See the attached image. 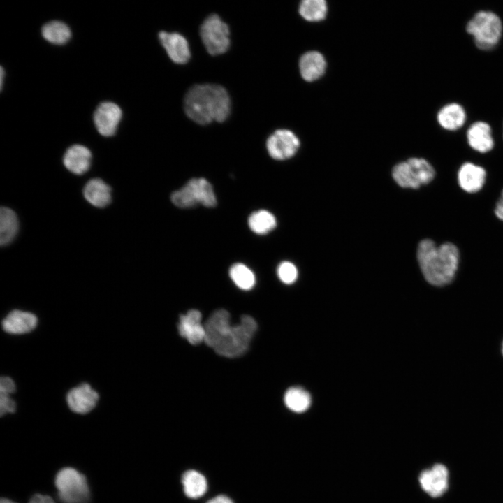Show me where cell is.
I'll use <instances>...</instances> for the list:
<instances>
[{"instance_id":"cell-1","label":"cell","mask_w":503,"mask_h":503,"mask_svg":"<svg viewBox=\"0 0 503 503\" xmlns=\"http://www.w3.org/2000/svg\"><path fill=\"white\" fill-rule=\"evenodd\" d=\"M230 109L231 101L228 92L217 85H194L184 98L187 115L200 124L225 121L229 115Z\"/></svg>"},{"instance_id":"cell-2","label":"cell","mask_w":503,"mask_h":503,"mask_svg":"<svg viewBox=\"0 0 503 503\" xmlns=\"http://www.w3.org/2000/svg\"><path fill=\"white\" fill-rule=\"evenodd\" d=\"M417 258L425 279L432 285L444 286L455 276L459 252L451 242L438 246L432 240L425 239L418 245Z\"/></svg>"},{"instance_id":"cell-3","label":"cell","mask_w":503,"mask_h":503,"mask_svg":"<svg viewBox=\"0 0 503 503\" xmlns=\"http://www.w3.org/2000/svg\"><path fill=\"white\" fill-rule=\"evenodd\" d=\"M256 330V321L249 315H242L240 322L235 326H231L213 349L217 353L224 357L241 356L247 351Z\"/></svg>"},{"instance_id":"cell-4","label":"cell","mask_w":503,"mask_h":503,"mask_svg":"<svg viewBox=\"0 0 503 503\" xmlns=\"http://www.w3.org/2000/svg\"><path fill=\"white\" fill-rule=\"evenodd\" d=\"M467 31L473 36L476 46L481 50L493 48L502 31L500 17L490 11H479L469 21Z\"/></svg>"},{"instance_id":"cell-5","label":"cell","mask_w":503,"mask_h":503,"mask_svg":"<svg viewBox=\"0 0 503 503\" xmlns=\"http://www.w3.org/2000/svg\"><path fill=\"white\" fill-rule=\"evenodd\" d=\"M59 500L63 503H87L89 488L84 474L72 467L60 469L55 477Z\"/></svg>"},{"instance_id":"cell-6","label":"cell","mask_w":503,"mask_h":503,"mask_svg":"<svg viewBox=\"0 0 503 503\" xmlns=\"http://www.w3.org/2000/svg\"><path fill=\"white\" fill-rule=\"evenodd\" d=\"M172 203L178 207L188 208L203 205L212 207L217 204L211 184L204 178H192L170 196Z\"/></svg>"},{"instance_id":"cell-7","label":"cell","mask_w":503,"mask_h":503,"mask_svg":"<svg viewBox=\"0 0 503 503\" xmlns=\"http://www.w3.org/2000/svg\"><path fill=\"white\" fill-rule=\"evenodd\" d=\"M435 174L430 163L421 158L409 159L397 164L392 171L393 177L399 186L412 189L429 183Z\"/></svg>"},{"instance_id":"cell-8","label":"cell","mask_w":503,"mask_h":503,"mask_svg":"<svg viewBox=\"0 0 503 503\" xmlns=\"http://www.w3.org/2000/svg\"><path fill=\"white\" fill-rule=\"evenodd\" d=\"M202 41L207 51L212 55L226 52L230 45L229 28L215 14L208 16L200 29Z\"/></svg>"},{"instance_id":"cell-9","label":"cell","mask_w":503,"mask_h":503,"mask_svg":"<svg viewBox=\"0 0 503 503\" xmlns=\"http://www.w3.org/2000/svg\"><path fill=\"white\" fill-rule=\"evenodd\" d=\"M299 146V139L287 129L277 130L269 136L266 143L270 156L277 160L291 158L296 153Z\"/></svg>"},{"instance_id":"cell-10","label":"cell","mask_w":503,"mask_h":503,"mask_svg":"<svg viewBox=\"0 0 503 503\" xmlns=\"http://www.w3.org/2000/svg\"><path fill=\"white\" fill-rule=\"evenodd\" d=\"M122 117V111L115 103H101L94 113V122L98 132L105 136H113Z\"/></svg>"},{"instance_id":"cell-11","label":"cell","mask_w":503,"mask_h":503,"mask_svg":"<svg viewBox=\"0 0 503 503\" xmlns=\"http://www.w3.org/2000/svg\"><path fill=\"white\" fill-rule=\"evenodd\" d=\"M419 483L422 489L431 497H439L448 488V470L444 465L436 464L421 473Z\"/></svg>"},{"instance_id":"cell-12","label":"cell","mask_w":503,"mask_h":503,"mask_svg":"<svg viewBox=\"0 0 503 503\" xmlns=\"http://www.w3.org/2000/svg\"><path fill=\"white\" fill-rule=\"evenodd\" d=\"M99 398L98 393L93 390L90 385L82 384L68 391L66 401L73 411L85 414L95 407Z\"/></svg>"},{"instance_id":"cell-13","label":"cell","mask_w":503,"mask_h":503,"mask_svg":"<svg viewBox=\"0 0 503 503\" xmlns=\"http://www.w3.org/2000/svg\"><path fill=\"white\" fill-rule=\"evenodd\" d=\"M159 41L170 59L179 64L187 63L191 57L189 44L186 38L178 33L161 31Z\"/></svg>"},{"instance_id":"cell-14","label":"cell","mask_w":503,"mask_h":503,"mask_svg":"<svg viewBox=\"0 0 503 503\" xmlns=\"http://www.w3.org/2000/svg\"><path fill=\"white\" fill-rule=\"evenodd\" d=\"M205 344L214 348L231 328L230 314L224 309L215 310L204 323Z\"/></svg>"},{"instance_id":"cell-15","label":"cell","mask_w":503,"mask_h":503,"mask_svg":"<svg viewBox=\"0 0 503 503\" xmlns=\"http://www.w3.org/2000/svg\"><path fill=\"white\" fill-rule=\"evenodd\" d=\"M201 314L196 309H190L186 314L181 315L178 324V332L181 337L194 345L205 340V328L202 325Z\"/></svg>"},{"instance_id":"cell-16","label":"cell","mask_w":503,"mask_h":503,"mask_svg":"<svg viewBox=\"0 0 503 503\" xmlns=\"http://www.w3.org/2000/svg\"><path fill=\"white\" fill-rule=\"evenodd\" d=\"M92 153L85 146L73 145L66 151L63 163L71 173L81 175L87 172L91 165Z\"/></svg>"},{"instance_id":"cell-17","label":"cell","mask_w":503,"mask_h":503,"mask_svg":"<svg viewBox=\"0 0 503 503\" xmlns=\"http://www.w3.org/2000/svg\"><path fill=\"white\" fill-rule=\"evenodd\" d=\"M37 322V317L34 314L15 309L3 320L2 328L5 332L10 334H24L32 331Z\"/></svg>"},{"instance_id":"cell-18","label":"cell","mask_w":503,"mask_h":503,"mask_svg":"<svg viewBox=\"0 0 503 503\" xmlns=\"http://www.w3.org/2000/svg\"><path fill=\"white\" fill-rule=\"evenodd\" d=\"M486 175V170L482 167L472 163H465L458 171V179L463 190L469 193H474L483 186Z\"/></svg>"},{"instance_id":"cell-19","label":"cell","mask_w":503,"mask_h":503,"mask_svg":"<svg viewBox=\"0 0 503 503\" xmlns=\"http://www.w3.org/2000/svg\"><path fill=\"white\" fill-rule=\"evenodd\" d=\"M467 138L470 147L481 153L491 150L494 145L490 126L483 122L472 124L467 130Z\"/></svg>"},{"instance_id":"cell-20","label":"cell","mask_w":503,"mask_h":503,"mask_svg":"<svg viewBox=\"0 0 503 503\" xmlns=\"http://www.w3.org/2000/svg\"><path fill=\"white\" fill-rule=\"evenodd\" d=\"M326 64L323 56L316 51L304 54L299 62L302 77L307 81L319 78L325 72Z\"/></svg>"},{"instance_id":"cell-21","label":"cell","mask_w":503,"mask_h":503,"mask_svg":"<svg viewBox=\"0 0 503 503\" xmlns=\"http://www.w3.org/2000/svg\"><path fill=\"white\" fill-rule=\"evenodd\" d=\"M85 199L92 205L103 207L111 201V189L101 179L93 178L87 182L83 189Z\"/></svg>"},{"instance_id":"cell-22","label":"cell","mask_w":503,"mask_h":503,"mask_svg":"<svg viewBox=\"0 0 503 503\" xmlns=\"http://www.w3.org/2000/svg\"><path fill=\"white\" fill-rule=\"evenodd\" d=\"M466 115L463 108L458 103L444 106L437 114L439 124L448 130H456L465 123Z\"/></svg>"},{"instance_id":"cell-23","label":"cell","mask_w":503,"mask_h":503,"mask_svg":"<svg viewBox=\"0 0 503 503\" xmlns=\"http://www.w3.org/2000/svg\"><path fill=\"white\" fill-rule=\"evenodd\" d=\"M18 231V220L16 214L11 209L2 207L0 210V244H9L15 237Z\"/></svg>"},{"instance_id":"cell-24","label":"cell","mask_w":503,"mask_h":503,"mask_svg":"<svg viewBox=\"0 0 503 503\" xmlns=\"http://www.w3.org/2000/svg\"><path fill=\"white\" fill-rule=\"evenodd\" d=\"M182 483L184 494L189 498H198L205 494L207 488L205 476L196 470L184 473Z\"/></svg>"},{"instance_id":"cell-25","label":"cell","mask_w":503,"mask_h":503,"mask_svg":"<svg viewBox=\"0 0 503 503\" xmlns=\"http://www.w3.org/2000/svg\"><path fill=\"white\" fill-rule=\"evenodd\" d=\"M43 37L54 45L66 43L71 38V31L68 26L61 21H51L45 24L41 29Z\"/></svg>"},{"instance_id":"cell-26","label":"cell","mask_w":503,"mask_h":503,"mask_svg":"<svg viewBox=\"0 0 503 503\" xmlns=\"http://www.w3.org/2000/svg\"><path fill=\"white\" fill-rule=\"evenodd\" d=\"M250 229L256 234L263 235L273 230L277 221L270 212L261 210L253 212L248 219Z\"/></svg>"},{"instance_id":"cell-27","label":"cell","mask_w":503,"mask_h":503,"mask_svg":"<svg viewBox=\"0 0 503 503\" xmlns=\"http://www.w3.org/2000/svg\"><path fill=\"white\" fill-rule=\"evenodd\" d=\"M284 403L291 411L302 413L308 409L311 404L309 394L301 388H291L284 395Z\"/></svg>"},{"instance_id":"cell-28","label":"cell","mask_w":503,"mask_h":503,"mask_svg":"<svg viewBox=\"0 0 503 503\" xmlns=\"http://www.w3.org/2000/svg\"><path fill=\"white\" fill-rule=\"evenodd\" d=\"M301 16L308 21L323 20L327 13V5L324 0H304L299 6Z\"/></svg>"},{"instance_id":"cell-29","label":"cell","mask_w":503,"mask_h":503,"mask_svg":"<svg viewBox=\"0 0 503 503\" xmlns=\"http://www.w3.org/2000/svg\"><path fill=\"white\" fill-rule=\"evenodd\" d=\"M229 275L235 285L241 289L249 290L255 284L254 273L242 263L233 265L230 268Z\"/></svg>"},{"instance_id":"cell-30","label":"cell","mask_w":503,"mask_h":503,"mask_svg":"<svg viewBox=\"0 0 503 503\" xmlns=\"http://www.w3.org/2000/svg\"><path fill=\"white\" fill-rule=\"evenodd\" d=\"M277 275L283 283L291 284L297 279L298 270L293 263L284 261L277 268Z\"/></svg>"},{"instance_id":"cell-31","label":"cell","mask_w":503,"mask_h":503,"mask_svg":"<svg viewBox=\"0 0 503 503\" xmlns=\"http://www.w3.org/2000/svg\"><path fill=\"white\" fill-rule=\"evenodd\" d=\"M16 409V404L13 400H12L9 395L0 393V414L2 416L8 413L15 412Z\"/></svg>"},{"instance_id":"cell-32","label":"cell","mask_w":503,"mask_h":503,"mask_svg":"<svg viewBox=\"0 0 503 503\" xmlns=\"http://www.w3.org/2000/svg\"><path fill=\"white\" fill-rule=\"evenodd\" d=\"M15 391V384L8 377H1L0 379V393L10 395Z\"/></svg>"},{"instance_id":"cell-33","label":"cell","mask_w":503,"mask_h":503,"mask_svg":"<svg viewBox=\"0 0 503 503\" xmlns=\"http://www.w3.org/2000/svg\"><path fill=\"white\" fill-rule=\"evenodd\" d=\"M29 503H54V501L50 496L36 494L30 499Z\"/></svg>"},{"instance_id":"cell-34","label":"cell","mask_w":503,"mask_h":503,"mask_svg":"<svg viewBox=\"0 0 503 503\" xmlns=\"http://www.w3.org/2000/svg\"><path fill=\"white\" fill-rule=\"evenodd\" d=\"M495 213L500 219L503 221V191L502 192L501 197L497 203Z\"/></svg>"},{"instance_id":"cell-35","label":"cell","mask_w":503,"mask_h":503,"mask_svg":"<svg viewBox=\"0 0 503 503\" xmlns=\"http://www.w3.org/2000/svg\"><path fill=\"white\" fill-rule=\"evenodd\" d=\"M206 503H233L227 496L218 495L207 501Z\"/></svg>"},{"instance_id":"cell-36","label":"cell","mask_w":503,"mask_h":503,"mask_svg":"<svg viewBox=\"0 0 503 503\" xmlns=\"http://www.w3.org/2000/svg\"><path fill=\"white\" fill-rule=\"evenodd\" d=\"M3 78H4V71H3V67L1 66V89H2Z\"/></svg>"},{"instance_id":"cell-37","label":"cell","mask_w":503,"mask_h":503,"mask_svg":"<svg viewBox=\"0 0 503 503\" xmlns=\"http://www.w3.org/2000/svg\"><path fill=\"white\" fill-rule=\"evenodd\" d=\"M0 503H16V502H13V501H12V500H8V499H6V498H2V499L1 500Z\"/></svg>"},{"instance_id":"cell-38","label":"cell","mask_w":503,"mask_h":503,"mask_svg":"<svg viewBox=\"0 0 503 503\" xmlns=\"http://www.w3.org/2000/svg\"><path fill=\"white\" fill-rule=\"evenodd\" d=\"M502 353H503V345H502Z\"/></svg>"}]
</instances>
